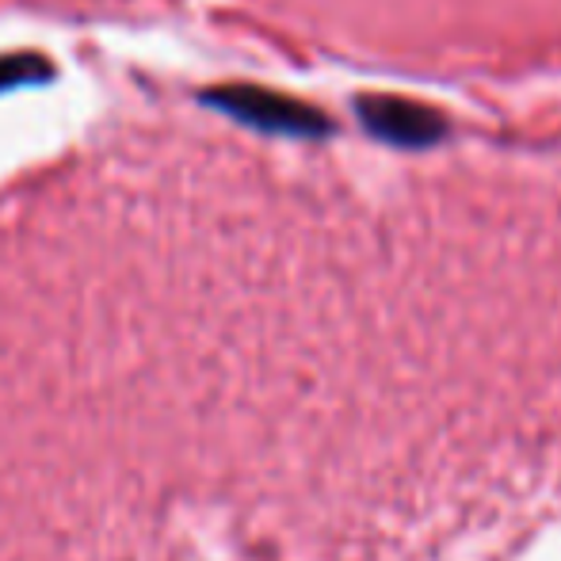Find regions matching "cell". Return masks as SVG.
I'll return each mask as SVG.
<instances>
[{
  "label": "cell",
  "mask_w": 561,
  "mask_h": 561,
  "mask_svg": "<svg viewBox=\"0 0 561 561\" xmlns=\"http://www.w3.org/2000/svg\"><path fill=\"white\" fill-rule=\"evenodd\" d=\"M203 104L218 107V112L237 118V123L256 126V130L267 134L318 138V134L333 130L325 112H318V107L302 104L295 96H283V92L260 89V84H218V89L203 92Z\"/></svg>",
  "instance_id": "obj_1"
},
{
  "label": "cell",
  "mask_w": 561,
  "mask_h": 561,
  "mask_svg": "<svg viewBox=\"0 0 561 561\" xmlns=\"http://www.w3.org/2000/svg\"><path fill=\"white\" fill-rule=\"evenodd\" d=\"M355 112H359L363 126L370 134L393 141V146H432L447 130L439 112L401 96H359L355 100Z\"/></svg>",
  "instance_id": "obj_2"
},
{
  "label": "cell",
  "mask_w": 561,
  "mask_h": 561,
  "mask_svg": "<svg viewBox=\"0 0 561 561\" xmlns=\"http://www.w3.org/2000/svg\"><path fill=\"white\" fill-rule=\"evenodd\" d=\"M54 77V66L35 50L23 54H0V96L15 89H35V84H46Z\"/></svg>",
  "instance_id": "obj_3"
}]
</instances>
